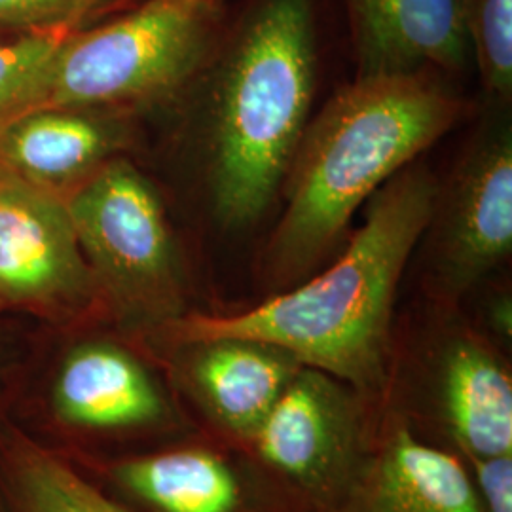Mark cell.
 I'll return each mask as SVG.
<instances>
[{"mask_svg": "<svg viewBox=\"0 0 512 512\" xmlns=\"http://www.w3.org/2000/svg\"><path fill=\"white\" fill-rule=\"evenodd\" d=\"M437 194L431 173L408 165L368 200L365 222L325 270L251 310L183 315L165 332L175 344L217 336L274 344L300 365L353 387L365 401L382 395L399 281L429 230Z\"/></svg>", "mask_w": 512, "mask_h": 512, "instance_id": "6da1fadb", "label": "cell"}, {"mask_svg": "<svg viewBox=\"0 0 512 512\" xmlns=\"http://www.w3.org/2000/svg\"><path fill=\"white\" fill-rule=\"evenodd\" d=\"M463 112L435 73L357 76L336 93L308 122L281 184L285 209L266 253L275 291L315 274L357 209Z\"/></svg>", "mask_w": 512, "mask_h": 512, "instance_id": "7a4b0ae2", "label": "cell"}, {"mask_svg": "<svg viewBox=\"0 0 512 512\" xmlns=\"http://www.w3.org/2000/svg\"><path fill=\"white\" fill-rule=\"evenodd\" d=\"M209 63L211 200L224 226L245 228L270 207L310 122L315 0H247Z\"/></svg>", "mask_w": 512, "mask_h": 512, "instance_id": "3957f363", "label": "cell"}, {"mask_svg": "<svg viewBox=\"0 0 512 512\" xmlns=\"http://www.w3.org/2000/svg\"><path fill=\"white\" fill-rule=\"evenodd\" d=\"M217 0H143L103 25L61 35L35 109L110 110L179 92L217 48Z\"/></svg>", "mask_w": 512, "mask_h": 512, "instance_id": "277c9868", "label": "cell"}, {"mask_svg": "<svg viewBox=\"0 0 512 512\" xmlns=\"http://www.w3.org/2000/svg\"><path fill=\"white\" fill-rule=\"evenodd\" d=\"M97 296L128 329L164 330L184 313L181 256L156 188L112 158L67 196Z\"/></svg>", "mask_w": 512, "mask_h": 512, "instance_id": "5b68a950", "label": "cell"}, {"mask_svg": "<svg viewBox=\"0 0 512 512\" xmlns=\"http://www.w3.org/2000/svg\"><path fill=\"white\" fill-rule=\"evenodd\" d=\"M365 403L338 378L302 366L249 444L296 494L336 512L368 452Z\"/></svg>", "mask_w": 512, "mask_h": 512, "instance_id": "8992f818", "label": "cell"}, {"mask_svg": "<svg viewBox=\"0 0 512 512\" xmlns=\"http://www.w3.org/2000/svg\"><path fill=\"white\" fill-rule=\"evenodd\" d=\"M95 300L65 196L0 173V308L74 315Z\"/></svg>", "mask_w": 512, "mask_h": 512, "instance_id": "52a82bcc", "label": "cell"}, {"mask_svg": "<svg viewBox=\"0 0 512 512\" xmlns=\"http://www.w3.org/2000/svg\"><path fill=\"white\" fill-rule=\"evenodd\" d=\"M440 287L465 293L512 251V133L497 122L465 150L431 224Z\"/></svg>", "mask_w": 512, "mask_h": 512, "instance_id": "ba28073f", "label": "cell"}, {"mask_svg": "<svg viewBox=\"0 0 512 512\" xmlns=\"http://www.w3.org/2000/svg\"><path fill=\"white\" fill-rule=\"evenodd\" d=\"M359 73L461 71L471 61L469 0H344Z\"/></svg>", "mask_w": 512, "mask_h": 512, "instance_id": "9c48e42d", "label": "cell"}, {"mask_svg": "<svg viewBox=\"0 0 512 512\" xmlns=\"http://www.w3.org/2000/svg\"><path fill=\"white\" fill-rule=\"evenodd\" d=\"M431 406L467 459L512 456V380L499 351L473 330H452L433 353Z\"/></svg>", "mask_w": 512, "mask_h": 512, "instance_id": "30bf717a", "label": "cell"}, {"mask_svg": "<svg viewBox=\"0 0 512 512\" xmlns=\"http://www.w3.org/2000/svg\"><path fill=\"white\" fill-rule=\"evenodd\" d=\"M177 370L203 412L236 439H253L300 365L274 344L217 336L177 342Z\"/></svg>", "mask_w": 512, "mask_h": 512, "instance_id": "8fae6325", "label": "cell"}, {"mask_svg": "<svg viewBox=\"0 0 512 512\" xmlns=\"http://www.w3.org/2000/svg\"><path fill=\"white\" fill-rule=\"evenodd\" d=\"M336 512H484L463 461L393 416Z\"/></svg>", "mask_w": 512, "mask_h": 512, "instance_id": "7c38bea8", "label": "cell"}, {"mask_svg": "<svg viewBox=\"0 0 512 512\" xmlns=\"http://www.w3.org/2000/svg\"><path fill=\"white\" fill-rule=\"evenodd\" d=\"M52 408L63 425L84 431H135L167 418L164 391L131 351L88 340L63 359L52 385Z\"/></svg>", "mask_w": 512, "mask_h": 512, "instance_id": "4fadbf2b", "label": "cell"}, {"mask_svg": "<svg viewBox=\"0 0 512 512\" xmlns=\"http://www.w3.org/2000/svg\"><path fill=\"white\" fill-rule=\"evenodd\" d=\"M126 139V126L105 110H29L0 129V173L67 196Z\"/></svg>", "mask_w": 512, "mask_h": 512, "instance_id": "5bb4252c", "label": "cell"}, {"mask_svg": "<svg viewBox=\"0 0 512 512\" xmlns=\"http://www.w3.org/2000/svg\"><path fill=\"white\" fill-rule=\"evenodd\" d=\"M114 482L158 512H239L243 494L228 461L207 448H179L124 459Z\"/></svg>", "mask_w": 512, "mask_h": 512, "instance_id": "9a60e30c", "label": "cell"}, {"mask_svg": "<svg viewBox=\"0 0 512 512\" xmlns=\"http://www.w3.org/2000/svg\"><path fill=\"white\" fill-rule=\"evenodd\" d=\"M0 494L6 512H131L14 429L0 437Z\"/></svg>", "mask_w": 512, "mask_h": 512, "instance_id": "2e32d148", "label": "cell"}, {"mask_svg": "<svg viewBox=\"0 0 512 512\" xmlns=\"http://www.w3.org/2000/svg\"><path fill=\"white\" fill-rule=\"evenodd\" d=\"M467 33L484 88L509 99L512 92V0H469Z\"/></svg>", "mask_w": 512, "mask_h": 512, "instance_id": "e0dca14e", "label": "cell"}, {"mask_svg": "<svg viewBox=\"0 0 512 512\" xmlns=\"http://www.w3.org/2000/svg\"><path fill=\"white\" fill-rule=\"evenodd\" d=\"M59 38L27 35L0 42V129L35 107L40 78Z\"/></svg>", "mask_w": 512, "mask_h": 512, "instance_id": "ac0fdd59", "label": "cell"}, {"mask_svg": "<svg viewBox=\"0 0 512 512\" xmlns=\"http://www.w3.org/2000/svg\"><path fill=\"white\" fill-rule=\"evenodd\" d=\"M129 0H0V29L63 35Z\"/></svg>", "mask_w": 512, "mask_h": 512, "instance_id": "d6986e66", "label": "cell"}, {"mask_svg": "<svg viewBox=\"0 0 512 512\" xmlns=\"http://www.w3.org/2000/svg\"><path fill=\"white\" fill-rule=\"evenodd\" d=\"M467 461L484 512H512V456Z\"/></svg>", "mask_w": 512, "mask_h": 512, "instance_id": "ffe728a7", "label": "cell"}, {"mask_svg": "<svg viewBox=\"0 0 512 512\" xmlns=\"http://www.w3.org/2000/svg\"><path fill=\"white\" fill-rule=\"evenodd\" d=\"M488 325L497 338L511 342L512 336V306L511 296L501 294L488 306Z\"/></svg>", "mask_w": 512, "mask_h": 512, "instance_id": "44dd1931", "label": "cell"}]
</instances>
